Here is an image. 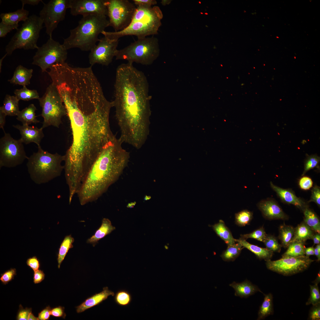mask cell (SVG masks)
<instances>
[{
    "instance_id": "6da1fadb",
    "label": "cell",
    "mask_w": 320,
    "mask_h": 320,
    "mask_svg": "<svg viewBox=\"0 0 320 320\" xmlns=\"http://www.w3.org/2000/svg\"><path fill=\"white\" fill-rule=\"evenodd\" d=\"M70 123L72 141L65 156V177L85 179L105 146L116 135L109 124L112 101L88 97L63 101Z\"/></svg>"
},
{
    "instance_id": "7a4b0ae2",
    "label": "cell",
    "mask_w": 320,
    "mask_h": 320,
    "mask_svg": "<svg viewBox=\"0 0 320 320\" xmlns=\"http://www.w3.org/2000/svg\"><path fill=\"white\" fill-rule=\"evenodd\" d=\"M150 96L144 73L128 62L117 67L112 101L123 143L137 149L145 143L149 133Z\"/></svg>"
},
{
    "instance_id": "3957f363",
    "label": "cell",
    "mask_w": 320,
    "mask_h": 320,
    "mask_svg": "<svg viewBox=\"0 0 320 320\" xmlns=\"http://www.w3.org/2000/svg\"><path fill=\"white\" fill-rule=\"evenodd\" d=\"M115 136L104 147L77 194L83 205L96 200L119 179L127 166L129 153Z\"/></svg>"
},
{
    "instance_id": "277c9868",
    "label": "cell",
    "mask_w": 320,
    "mask_h": 320,
    "mask_svg": "<svg viewBox=\"0 0 320 320\" xmlns=\"http://www.w3.org/2000/svg\"><path fill=\"white\" fill-rule=\"evenodd\" d=\"M106 17L97 14L83 16L77 26L71 30L69 36L64 39L63 47L67 50L77 48L82 51H90L99 41V34L109 26Z\"/></svg>"
},
{
    "instance_id": "5b68a950",
    "label": "cell",
    "mask_w": 320,
    "mask_h": 320,
    "mask_svg": "<svg viewBox=\"0 0 320 320\" xmlns=\"http://www.w3.org/2000/svg\"><path fill=\"white\" fill-rule=\"evenodd\" d=\"M163 17L162 12L157 6L150 7L137 6L131 22L124 30L118 31H103L101 34L111 40H119L127 36H135L137 38L158 34Z\"/></svg>"
},
{
    "instance_id": "8992f818",
    "label": "cell",
    "mask_w": 320,
    "mask_h": 320,
    "mask_svg": "<svg viewBox=\"0 0 320 320\" xmlns=\"http://www.w3.org/2000/svg\"><path fill=\"white\" fill-rule=\"evenodd\" d=\"M28 172L31 180L40 185L48 183L60 176L64 169L62 163L65 156L57 153H50L38 146V151L27 159Z\"/></svg>"
},
{
    "instance_id": "52a82bcc",
    "label": "cell",
    "mask_w": 320,
    "mask_h": 320,
    "mask_svg": "<svg viewBox=\"0 0 320 320\" xmlns=\"http://www.w3.org/2000/svg\"><path fill=\"white\" fill-rule=\"evenodd\" d=\"M158 40L152 36L137 38V40L124 48L118 50L116 60H125L143 65L151 64L159 56Z\"/></svg>"
},
{
    "instance_id": "ba28073f",
    "label": "cell",
    "mask_w": 320,
    "mask_h": 320,
    "mask_svg": "<svg viewBox=\"0 0 320 320\" xmlns=\"http://www.w3.org/2000/svg\"><path fill=\"white\" fill-rule=\"evenodd\" d=\"M43 22L39 17L33 15L29 16L12 37L5 47L7 55H11L16 49H37L38 40Z\"/></svg>"
},
{
    "instance_id": "9c48e42d",
    "label": "cell",
    "mask_w": 320,
    "mask_h": 320,
    "mask_svg": "<svg viewBox=\"0 0 320 320\" xmlns=\"http://www.w3.org/2000/svg\"><path fill=\"white\" fill-rule=\"evenodd\" d=\"M38 100L42 108L41 116L44 119L41 127L44 129L52 126L58 128L62 123V118L67 115V112L56 87L51 83Z\"/></svg>"
},
{
    "instance_id": "30bf717a",
    "label": "cell",
    "mask_w": 320,
    "mask_h": 320,
    "mask_svg": "<svg viewBox=\"0 0 320 320\" xmlns=\"http://www.w3.org/2000/svg\"><path fill=\"white\" fill-rule=\"evenodd\" d=\"M37 49L32 64L39 66L43 73L54 64L65 62L67 57V50L52 38Z\"/></svg>"
},
{
    "instance_id": "8fae6325",
    "label": "cell",
    "mask_w": 320,
    "mask_h": 320,
    "mask_svg": "<svg viewBox=\"0 0 320 320\" xmlns=\"http://www.w3.org/2000/svg\"><path fill=\"white\" fill-rule=\"evenodd\" d=\"M4 133L0 139V168L14 167L22 164L28 157L21 140H15L9 133Z\"/></svg>"
},
{
    "instance_id": "7c38bea8",
    "label": "cell",
    "mask_w": 320,
    "mask_h": 320,
    "mask_svg": "<svg viewBox=\"0 0 320 320\" xmlns=\"http://www.w3.org/2000/svg\"><path fill=\"white\" fill-rule=\"evenodd\" d=\"M109 26L115 31L124 30L131 22L137 7L128 0H107Z\"/></svg>"
},
{
    "instance_id": "4fadbf2b",
    "label": "cell",
    "mask_w": 320,
    "mask_h": 320,
    "mask_svg": "<svg viewBox=\"0 0 320 320\" xmlns=\"http://www.w3.org/2000/svg\"><path fill=\"white\" fill-rule=\"evenodd\" d=\"M70 0H51L44 6L39 17L44 24L46 32L52 38V34L59 23L65 18L66 10L69 8Z\"/></svg>"
},
{
    "instance_id": "5bb4252c",
    "label": "cell",
    "mask_w": 320,
    "mask_h": 320,
    "mask_svg": "<svg viewBox=\"0 0 320 320\" xmlns=\"http://www.w3.org/2000/svg\"><path fill=\"white\" fill-rule=\"evenodd\" d=\"M314 260L305 255L297 257H287L275 261H266L267 268L284 276H289L306 270Z\"/></svg>"
},
{
    "instance_id": "9a60e30c",
    "label": "cell",
    "mask_w": 320,
    "mask_h": 320,
    "mask_svg": "<svg viewBox=\"0 0 320 320\" xmlns=\"http://www.w3.org/2000/svg\"><path fill=\"white\" fill-rule=\"evenodd\" d=\"M119 40H111L104 36L90 51L89 55L91 66L96 64L108 66L115 57Z\"/></svg>"
},
{
    "instance_id": "2e32d148",
    "label": "cell",
    "mask_w": 320,
    "mask_h": 320,
    "mask_svg": "<svg viewBox=\"0 0 320 320\" xmlns=\"http://www.w3.org/2000/svg\"><path fill=\"white\" fill-rule=\"evenodd\" d=\"M107 0H70L71 13L73 16L97 14L108 16Z\"/></svg>"
},
{
    "instance_id": "e0dca14e",
    "label": "cell",
    "mask_w": 320,
    "mask_h": 320,
    "mask_svg": "<svg viewBox=\"0 0 320 320\" xmlns=\"http://www.w3.org/2000/svg\"><path fill=\"white\" fill-rule=\"evenodd\" d=\"M257 206L263 216L267 219L284 220L288 218L279 205L273 199L262 200L258 203Z\"/></svg>"
},
{
    "instance_id": "ac0fdd59",
    "label": "cell",
    "mask_w": 320,
    "mask_h": 320,
    "mask_svg": "<svg viewBox=\"0 0 320 320\" xmlns=\"http://www.w3.org/2000/svg\"><path fill=\"white\" fill-rule=\"evenodd\" d=\"M13 127L19 130L21 135L20 139L23 143L28 144L31 143H36L38 146L44 137L43 129L39 128L29 125H13Z\"/></svg>"
},
{
    "instance_id": "d6986e66",
    "label": "cell",
    "mask_w": 320,
    "mask_h": 320,
    "mask_svg": "<svg viewBox=\"0 0 320 320\" xmlns=\"http://www.w3.org/2000/svg\"><path fill=\"white\" fill-rule=\"evenodd\" d=\"M270 185L283 202L293 205L303 211L308 206L307 203L300 198L298 197L292 189L281 188L274 185L272 182H270Z\"/></svg>"
},
{
    "instance_id": "ffe728a7",
    "label": "cell",
    "mask_w": 320,
    "mask_h": 320,
    "mask_svg": "<svg viewBox=\"0 0 320 320\" xmlns=\"http://www.w3.org/2000/svg\"><path fill=\"white\" fill-rule=\"evenodd\" d=\"M114 295V292L109 290L108 287H104L101 292L95 294L89 297L80 305L76 307V311L78 313L82 312L89 308L99 304L107 299L109 296H113Z\"/></svg>"
},
{
    "instance_id": "44dd1931",
    "label": "cell",
    "mask_w": 320,
    "mask_h": 320,
    "mask_svg": "<svg viewBox=\"0 0 320 320\" xmlns=\"http://www.w3.org/2000/svg\"><path fill=\"white\" fill-rule=\"evenodd\" d=\"M33 72V69L19 65L16 68L12 77L8 81L12 84L26 86L30 84Z\"/></svg>"
},
{
    "instance_id": "7402d4cb",
    "label": "cell",
    "mask_w": 320,
    "mask_h": 320,
    "mask_svg": "<svg viewBox=\"0 0 320 320\" xmlns=\"http://www.w3.org/2000/svg\"><path fill=\"white\" fill-rule=\"evenodd\" d=\"M229 286L234 289L235 295L241 298H247L257 292H262L257 286L247 280L239 283L233 281Z\"/></svg>"
},
{
    "instance_id": "603a6c76",
    "label": "cell",
    "mask_w": 320,
    "mask_h": 320,
    "mask_svg": "<svg viewBox=\"0 0 320 320\" xmlns=\"http://www.w3.org/2000/svg\"><path fill=\"white\" fill-rule=\"evenodd\" d=\"M29 12L22 7L16 11L2 13L0 15L1 21L7 25H18L21 21H25L28 18Z\"/></svg>"
},
{
    "instance_id": "cb8c5ba5",
    "label": "cell",
    "mask_w": 320,
    "mask_h": 320,
    "mask_svg": "<svg viewBox=\"0 0 320 320\" xmlns=\"http://www.w3.org/2000/svg\"><path fill=\"white\" fill-rule=\"evenodd\" d=\"M115 229L109 219L104 218L102 220L101 226L96 231L94 235L87 240V242L92 244L94 247L98 241L110 233Z\"/></svg>"
},
{
    "instance_id": "d4e9b609",
    "label": "cell",
    "mask_w": 320,
    "mask_h": 320,
    "mask_svg": "<svg viewBox=\"0 0 320 320\" xmlns=\"http://www.w3.org/2000/svg\"><path fill=\"white\" fill-rule=\"evenodd\" d=\"M236 242H239L244 248L247 249L254 253L260 259L264 260L265 261L271 260L273 252L266 248H262L257 246L251 244L246 240L241 238L236 240Z\"/></svg>"
},
{
    "instance_id": "484cf974",
    "label": "cell",
    "mask_w": 320,
    "mask_h": 320,
    "mask_svg": "<svg viewBox=\"0 0 320 320\" xmlns=\"http://www.w3.org/2000/svg\"><path fill=\"white\" fill-rule=\"evenodd\" d=\"M20 100L15 96L6 95L3 101V105L0 107L1 111L7 116H17L20 111L19 102Z\"/></svg>"
},
{
    "instance_id": "4316f807",
    "label": "cell",
    "mask_w": 320,
    "mask_h": 320,
    "mask_svg": "<svg viewBox=\"0 0 320 320\" xmlns=\"http://www.w3.org/2000/svg\"><path fill=\"white\" fill-rule=\"evenodd\" d=\"M36 110L35 105L33 104H31L20 111L17 116L16 119L21 121L24 125L39 123L40 121L37 119L35 114Z\"/></svg>"
},
{
    "instance_id": "83f0119b",
    "label": "cell",
    "mask_w": 320,
    "mask_h": 320,
    "mask_svg": "<svg viewBox=\"0 0 320 320\" xmlns=\"http://www.w3.org/2000/svg\"><path fill=\"white\" fill-rule=\"evenodd\" d=\"M217 235L223 240L227 245H232L236 242L228 228L223 221L220 220L218 223L212 226Z\"/></svg>"
},
{
    "instance_id": "f1b7e54d",
    "label": "cell",
    "mask_w": 320,
    "mask_h": 320,
    "mask_svg": "<svg viewBox=\"0 0 320 320\" xmlns=\"http://www.w3.org/2000/svg\"><path fill=\"white\" fill-rule=\"evenodd\" d=\"M314 232L303 221L295 228L294 235L291 243L297 241L305 243L307 240L311 239Z\"/></svg>"
},
{
    "instance_id": "f546056e",
    "label": "cell",
    "mask_w": 320,
    "mask_h": 320,
    "mask_svg": "<svg viewBox=\"0 0 320 320\" xmlns=\"http://www.w3.org/2000/svg\"><path fill=\"white\" fill-rule=\"evenodd\" d=\"M304 222L315 233H320V222L319 217L308 206L303 211Z\"/></svg>"
},
{
    "instance_id": "4dcf8cb0",
    "label": "cell",
    "mask_w": 320,
    "mask_h": 320,
    "mask_svg": "<svg viewBox=\"0 0 320 320\" xmlns=\"http://www.w3.org/2000/svg\"><path fill=\"white\" fill-rule=\"evenodd\" d=\"M279 231V238L281 245L284 248H287L293 238L295 228L292 226L284 224L280 226Z\"/></svg>"
},
{
    "instance_id": "1f68e13d",
    "label": "cell",
    "mask_w": 320,
    "mask_h": 320,
    "mask_svg": "<svg viewBox=\"0 0 320 320\" xmlns=\"http://www.w3.org/2000/svg\"><path fill=\"white\" fill-rule=\"evenodd\" d=\"M273 296L271 293L265 295L264 300L258 312L257 320L264 319L267 316L273 313Z\"/></svg>"
},
{
    "instance_id": "d6a6232c",
    "label": "cell",
    "mask_w": 320,
    "mask_h": 320,
    "mask_svg": "<svg viewBox=\"0 0 320 320\" xmlns=\"http://www.w3.org/2000/svg\"><path fill=\"white\" fill-rule=\"evenodd\" d=\"M237 242L228 245L227 249L223 252L221 257L224 261H233L239 255L244 247L240 243Z\"/></svg>"
},
{
    "instance_id": "836d02e7",
    "label": "cell",
    "mask_w": 320,
    "mask_h": 320,
    "mask_svg": "<svg viewBox=\"0 0 320 320\" xmlns=\"http://www.w3.org/2000/svg\"><path fill=\"white\" fill-rule=\"evenodd\" d=\"M74 241V239L70 235L65 236L61 243L57 255V261L58 268H60L61 263L64 260L69 249L73 247V244Z\"/></svg>"
},
{
    "instance_id": "e575fe53",
    "label": "cell",
    "mask_w": 320,
    "mask_h": 320,
    "mask_svg": "<svg viewBox=\"0 0 320 320\" xmlns=\"http://www.w3.org/2000/svg\"><path fill=\"white\" fill-rule=\"evenodd\" d=\"M305 243L295 241L291 243L287 250L282 255V257H297L305 255Z\"/></svg>"
},
{
    "instance_id": "d590c367",
    "label": "cell",
    "mask_w": 320,
    "mask_h": 320,
    "mask_svg": "<svg viewBox=\"0 0 320 320\" xmlns=\"http://www.w3.org/2000/svg\"><path fill=\"white\" fill-rule=\"evenodd\" d=\"M14 93L20 100L28 101L34 99H39L40 98L36 90L29 89L25 86L21 89H15Z\"/></svg>"
},
{
    "instance_id": "8d00e7d4",
    "label": "cell",
    "mask_w": 320,
    "mask_h": 320,
    "mask_svg": "<svg viewBox=\"0 0 320 320\" xmlns=\"http://www.w3.org/2000/svg\"><path fill=\"white\" fill-rule=\"evenodd\" d=\"M114 295V299L115 303L121 306H127L130 304L132 300L131 294L126 290H119Z\"/></svg>"
},
{
    "instance_id": "74e56055",
    "label": "cell",
    "mask_w": 320,
    "mask_h": 320,
    "mask_svg": "<svg viewBox=\"0 0 320 320\" xmlns=\"http://www.w3.org/2000/svg\"><path fill=\"white\" fill-rule=\"evenodd\" d=\"M253 213L247 209L242 210L235 214L236 224L240 227L248 225L253 218Z\"/></svg>"
},
{
    "instance_id": "f35d334b",
    "label": "cell",
    "mask_w": 320,
    "mask_h": 320,
    "mask_svg": "<svg viewBox=\"0 0 320 320\" xmlns=\"http://www.w3.org/2000/svg\"><path fill=\"white\" fill-rule=\"evenodd\" d=\"M306 157L304 161V170L302 176H303L305 173L311 169L315 168L320 169L319 165L320 158L317 154L309 155L306 154Z\"/></svg>"
},
{
    "instance_id": "ab89813d",
    "label": "cell",
    "mask_w": 320,
    "mask_h": 320,
    "mask_svg": "<svg viewBox=\"0 0 320 320\" xmlns=\"http://www.w3.org/2000/svg\"><path fill=\"white\" fill-rule=\"evenodd\" d=\"M263 242L266 248L273 252H279L281 250L282 246L273 236L267 234Z\"/></svg>"
},
{
    "instance_id": "60d3db41",
    "label": "cell",
    "mask_w": 320,
    "mask_h": 320,
    "mask_svg": "<svg viewBox=\"0 0 320 320\" xmlns=\"http://www.w3.org/2000/svg\"><path fill=\"white\" fill-rule=\"evenodd\" d=\"M267 235L262 226L249 233L241 235L240 238L246 240L248 238L253 239L263 242Z\"/></svg>"
},
{
    "instance_id": "b9f144b4",
    "label": "cell",
    "mask_w": 320,
    "mask_h": 320,
    "mask_svg": "<svg viewBox=\"0 0 320 320\" xmlns=\"http://www.w3.org/2000/svg\"><path fill=\"white\" fill-rule=\"evenodd\" d=\"M310 295L306 305L312 304L313 305L320 303V293L317 284L310 285Z\"/></svg>"
},
{
    "instance_id": "7bdbcfd3",
    "label": "cell",
    "mask_w": 320,
    "mask_h": 320,
    "mask_svg": "<svg viewBox=\"0 0 320 320\" xmlns=\"http://www.w3.org/2000/svg\"><path fill=\"white\" fill-rule=\"evenodd\" d=\"M16 274V269L11 268L1 274L0 280L3 284L6 285L13 279Z\"/></svg>"
},
{
    "instance_id": "ee69618b",
    "label": "cell",
    "mask_w": 320,
    "mask_h": 320,
    "mask_svg": "<svg viewBox=\"0 0 320 320\" xmlns=\"http://www.w3.org/2000/svg\"><path fill=\"white\" fill-rule=\"evenodd\" d=\"M298 184L302 189L307 190L310 189L313 187V182L310 177L303 176L299 180Z\"/></svg>"
},
{
    "instance_id": "f6af8a7d",
    "label": "cell",
    "mask_w": 320,
    "mask_h": 320,
    "mask_svg": "<svg viewBox=\"0 0 320 320\" xmlns=\"http://www.w3.org/2000/svg\"><path fill=\"white\" fill-rule=\"evenodd\" d=\"M311 195L310 200L308 203L313 202L317 205L320 206V188L317 185H315L313 186L311 190Z\"/></svg>"
},
{
    "instance_id": "bcb514c9",
    "label": "cell",
    "mask_w": 320,
    "mask_h": 320,
    "mask_svg": "<svg viewBox=\"0 0 320 320\" xmlns=\"http://www.w3.org/2000/svg\"><path fill=\"white\" fill-rule=\"evenodd\" d=\"M32 308H24L21 305H20L16 317L18 320H28L30 314L32 313Z\"/></svg>"
},
{
    "instance_id": "7dc6e473",
    "label": "cell",
    "mask_w": 320,
    "mask_h": 320,
    "mask_svg": "<svg viewBox=\"0 0 320 320\" xmlns=\"http://www.w3.org/2000/svg\"><path fill=\"white\" fill-rule=\"evenodd\" d=\"M18 24L9 25L5 24L1 22L0 23V37H5L7 34L13 29L17 30Z\"/></svg>"
},
{
    "instance_id": "c3c4849f",
    "label": "cell",
    "mask_w": 320,
    "mask_h": 320,
    "mask_svg": "<svg viewBox=\"0 0 320 320\" xmlns=\"http://www.w3.org/2000/svg\"><path fill=\"white\" fill-rule=\"evenodd\" d=\"M309 318L312 320H320V303L313 305L310 311Z\"/></svg>"
},
{
    "instance_id": "681fc988",
    "label": "cell",
    "mask_w": 320,
    "mask_h": 320,
    "mask_svg": "<svg viewBox=\"0 0 320 320\" xmlns=\"http://www.w3.org/2000/svg\"><path fill=\"white\" fill-rule=\"evenodd\" d=\"M51 315L54 317H62L65 319L66 314L65 312L64 308L61 306H58L52 308L51 310Z\"/></svg>"
},
{
    "instance_id": "f907efd6",
    "label": "cell",
    "mask_w": 320,
    "mask_h": 320,
    "mask_svg": "<svg viewBox=\"0 0 320 320\" xmlns=\"http://www.w3.org/2000/svg\"><path fill=\"white\" fill-rule=\"evenodd\" d=\"M27 265L31 268L34 271L39 269L40 264L39 261L36 256H33L28 258L26 262Z\"/></svg>"
},
{
    "instance_id": "816d5d0a",
    "label": "cell",
    "mask_w": 320,
    "mask_h": 320,
    "mask_svg": "<svg viewBox=\"0 0 320 320\" xmlns=\"http://www.w3.org/2000/svg\"><path fill=\"white\" fill-rule=\"evenodd\" d=\"M133 1L137 6L150 7L157 4V1L155 0H133Z\"/></svg>"
},
{
    "instance_id": "f5cc1de1",
    "label": "cell",
    "mask_w": 320,
    "mask_h": 320,
    "mask_svg": "<svg viewBox=\"0 0 320 320\" xmlns=\"http://www.w3.org/2000/svg\"><path fill=\"white\" fill-rule=\"evenodd\" d=\"M52 308L49 306L46 307L38 313V318L40 320H49L51 315Z\"/></svg>"
},
{
    "instance_id": "db71d44e",
    "label": "cell",
    "mask_w": 320,
    "mask_h": 320,
    "mask_svg": "<svg viewBox=\"0 0 320 320\" xmlns=\"http://www.w3.org/2000/svg\"><path fill=\"white\" fill-rule=\"evenodd\" d=\"M34 272L33 281L34 284L39 283L44 279L45 275L42 271L39 269Z\"/></svg>"
},
{
    "instance_id": "11a10c76",
    "label": "cell",
    "mask_w": 320,
    "mask_h": 320,
    "mask_svg": "<svg viewBox=\"0 0 320 320\" xmlns=\"http://www.w3.org/2000/svg\"><path fill=\"white\" fill-rule=\"evenodd\" d=\"M7 116L5 113L0 111V128L2 129L4 132H5L4 127L5 124L6 117Z\"/></svg>"
},
{
    "instance_id": "9f6ffc18",
    "label": "cell",
    "mask_w": 320,
    "mask_h": 320,
    "mask_svg": "<svg viewBox=\"0 0 320 320\" xmlns=\"http://www.w3.org/2000/svg\"><path fill=\"white\" fill-rule=\"evenodd\" d=\"M22 4V7H24V6L26 4L31 5H37L41 1L40 0H21Z\"/></svg>"
},
{
    "instance_id": "6f0895ef",
    "label": "cell",
    "mask_w": 320,
    "mask_h": 320,
    "mask_svg": "<svg viewBox=\"0 0 320 320\" xmlns=\"http://www.w3.org/2000/svg\"><path fill=\"white\" fill-rule=\"evenodd\" d=\"M314 248L313 247H305L304 250L305 255L309 257L310 255H314Z\"/></svg>"
},
{
    "instance_id": "680465c9",
    "label": "cell",
    "mask_w": 320,
    "mask_h": 320,
    "mask_svg": "<svg viewBox=\"0 0 320 320\" xmlns=\"http://www.w3.org/2000/svg\"><path fill=\"white\" fill-rule=\"evenodd\" d=\"M311 239L313 240L314 244H320V233H315L312 236Z\"/></svg>"
},
{
    "instance_id": "91938a15",
    "label": "cell",
    "mask_w": 320,
    "mask_h": 320,
    "mask_svg": "<svg viewBox=\"0 0 320 320\" xmlns=\"http://www.w3.org/2000/svg\"><path fill=\"white\" fill-rule=\"evenodd\" d=\"M314 254L317 257V261H319L320 260V250H318L316 247L314 248Z\"/></svg>"
},
{
    "instance_id": "94428289",
    "label": "cell",
    "mask_w": 320,
    "mask_h": 320,
    "mask_svg": "<svg viewBox=\"0 0 320 320\" xmlns=\"http://www.w3.org/2000/svg\"><path fill=\"white\" fill-rule=\"evenodd\" d=\"M38 317L35 316L33 314L31 313L29 316L28 320H39Z\"/></svg>"
},
{
    "instance_id": "6125c7cd",
    "label": "cell",
    "mask_w": 320,
    "mask_h": 320,
    "mask_svg": "<svg viewBox=\"0 0 320 320\" xmlns=\"http://www.w3.org/2000/svg\"><path fill=\"white\" fill-rule=\"evenodd\" d=\"M171 1L169 0H163L161 2V3L163 5L165 6L169 4Z\"/></svg>"
},
{
    "instance_id": "be15d7a7",
    "label": "cell",
    "mask_w": 320,
    "mask_h": 320,
    "mask_svg": "<svg viewBox=\"0 0 320 320\" xmlns=\"http://www.w3.org/2000/svg\"><path fill=\"white\" fill-rule=\"evenodd\" d=\"M319 281H320V272H319V273L318 274V276H317V277L316 278V280H315V281H314V284H318L319 283Z\"/></svg>"
},
{
    "instance_id": "e7e4bbea",
    "label": "cell",
    "mask_w": 320,
    "mask_h": 320,
    "mask_svg": "<svg viewBox=\"0 0 320 320\" xmlns=\"http://www.w3.org/2000/svg\"><path fill=\"white\" fill-rule=\"evenodd\" d=\"M7 54L6 53L5 55L1 58L0 60V71L1 72V66L2 65V63L3 60L5 57L7 55Z\"/></svg>"
},
{
    "instance_id": "03108f58",
    "label": "cell",
    "mask_w": 320,
    "mask_h": 320,
    "mask_svg": "<svg viewBox=\"0 0 320 320\" xmlns=\"http://www.w3.org/2000/svg\"><path fill=\"white\" fill-rule=\"evenodd\" d=\"M135 204V202H132L129 204L127 205V207L129 208H132L134 207Z\"/></svg>"
},
{
    "instance_id": "003e7915",
    "label": "cell",
    "mask_w": 320,
    "mask_h": 320,
    "mask_svg": "<svg viewBox=\"0 0 320 320\" xmlns=\"http://www.w3.org/2000/svg\"><path fill=\"white\" fill-rule=\"evenodd\" d=\"M149 196H147V197H145V200H148V199H149Z\"/></svg>"
}]
</instances>
